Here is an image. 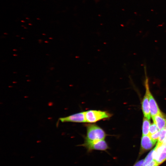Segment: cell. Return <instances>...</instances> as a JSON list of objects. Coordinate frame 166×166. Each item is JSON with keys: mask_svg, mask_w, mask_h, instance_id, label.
<instances>
[{"mask_svg": "<svg viewBox=\"0 0 166 166\" xmlns=\"http://www.w3.org/2000/svg\"><path fill=\"white\" fill-rule=\"evenodd\" d=\"M78 146L85 147L88 153L91 152L94 150L107 152L110 148L105 140L95 141H90L84 140V143Z\"/></svg>", "mask_w": 166, "mask_h": 166, "instance_id": "obj_3", "label": "cell"}, {"mask_svg": "<svg viewBox=\"0 0 166 166\" xmlns=\"http://www.w3.org/2000/svg\"><path fill=\"white\" fill-rule=\"evenodd\" d=\"M154 152V149L151 150L147 155L145 158L143 166H145L151 162L153 160V153Z\"/></svg>", "mask_w": 166, "mask_h": 166, "instance_id": "obj_11", "label": "cell"}, {"mask_svg": "<svg viewBox=\"0 0 166 166\" xmlns=\"http://www.w3.org/2000/svg\"><path fill=\"white\" fill-rule=\"evenodd\" d=\"M166 139V126L160 130V134L158 140V143L162 142Z\"/></svg>", "mask_w": 166, "mask_h": 166, "instance_id": "obj_12", "label": "cell"}, {"mask_svg": "<svg viewBox=\"0 0 166 166\" xmlns=\"http://www.w3.org/2000/svg\"><path fill=\"white\" fill-rule=\"evenodd\" d=\"M45 42H46V41H45Z\"/></svg>", "mask_w": 166, "mask_h": 166, "instance_id": "obj_18", "label": "cell"}, {"mask_svg": "<svg viewBox=\"0 0 166 166\" xmlns=\"http://www.w3.org/2000/svg\"><path fill=\"white\" fill-rule=\"evenodd\" d=\"M87 123H95L101 120H108L113 114L107 111L97 110H89L85 111Z\"/></svg>", "mask_w": 166, "mask_h": 166, "instance_id": "obj_2", "label": "cell"}, {"mask_svg": "<svg viewBox=\"0 0 166 166\" xmlns=\"http://www.w3.org/2000/svg\"><path fill=\"white\" fill-rule=\"evenodd\" d=\"M159 165L154 160L145 166H158Z\"/></svg>", "mask_w": 166, "mask_h": 166, "instance_id": "obj_15", "label": "cell"}, {"mask_svg": "<svg viewBox=\"0 0 166 166\" xmlns=\"http://www.w3.org/2000/svg\"><path fill=\"white\" fill-rule=\"evenodd\" d=\"M150 122L149 120L144 117L143 119L142 136L148 135L149 133Z\"/></svg>", "mask_w": 166, "mask_h": 166, "instance_id": "obj_10", "label": "cell"}, {"mask_svg": "<svg viewBox=\"0 0 166 166\" xmlns=\"http://www.w3.org/2000/svg\"><path fill=\"white\" fill-rule=\"evenodd\" d=\"M142 109L144 117L150 120L151 115L149 105L148 96L146 92L142 102Z\"/></svg>", "mask_w": 166, "mask_h": 166, "instance_id": "obj_7", "label": "cell"}, {"mask_svg": "<svg viewBox=\"0 0 166 166\" xmlns=\"http://www.w3.org/2000/svg\"><path fill=\"white\" fill-rule=\"evenodd\" d=\"M153 160L160 165L166 160V152H163L157 154L153 153Z\"/></svg>", "mask_w": 166, "mask_h": 166, "instance_id": "obj_9", "label": "cell"}, {"mask_svg": "<svg viewBox=\"0 0 166 166\" xmlns=\"http://www.w3.org/2000/svg\"><path fill=\"white\" fill-rule=\"evenodd\" d=\"M152 119L159 130L166 126V119L161 113L156 115Z\"/></svg>", "mask_w": 166, "mask_h": 166, "instance_id": "obj_8", "label": "cell"}, {"mask_svg": "<svg viewBox=\"0 0 166 166\" xmlns=\"http://www.w3.org/2000/svg\"><path fill=\"white\" fill-rule=\"evenodd\" d=\"M59 120L62 122H71L78 123L86 122L85 111L81 112L67 117H61Z\"/></svg>", "mask_w": 166, "mask_h": 166, "instance_id": "obj_5", "label": "cell"}, {"mask_svg": "<svg viewBox=\"0 0 166 166\" xmlns=\"http://www.w3.org/2000/svg\"><path fill=\"white\" fill-rule=\"evenodd\" d=\"M159 130L156 124L154 123L150 125L148 135H150L154 134Z\"/></svg>", "mask_w": 166, "mask_h": 166, "instance_id": "obj_13", "label": "cell"}, {"mask_svg": "<svg viewBox=\"0 0 166 166\" xmlns=\"http://www.w3.org/2000/svg\"><path fill=\"white\" fill-rule=\"evenodd\" d=\"M144 160H142L137 162L133 166H143Z\"/></svg>", "mask_w": 166, "mask_h": 166, "instance_id": "obj_16", "label": "cell"}, {"mask_svg": "<svg viewBox=\"0 0 166 166\" xmlns=\"http://www.w3.org/2000/svg\"><path fill=\"white\" fill-rule=\"evenodd\" d=\"M85 126L86 134L84 140L90 141L105 140L108 135L102 128L94 123H89L86 124Z\"/></svg>", "mask_w": 166, "mask_h": 166, "instance_id": "obj_1", "label": "cell"}, {"mask_svg": "<svg viewBox=\"0 0 166 166\" xmlns=\"http://www.w3.org/2000/svg\"><path fill=\"white\" fill-rule=\"evenodd\" d=\"M164 144L165 147L166 148V139L163 142Z\"/></svg>", "mask_w": 166, "mask_h": 166, "instance_id": "obj_17", "label": "cell"}, {"mask_svg": "<svg viewBox=\"0 0 166 166\" xmlns=\"http://www.w3.org/2000/svg\"><path fill=\"white\" fill-rule=\"evenodd\" d=\"M160 134V130H159L156 132L151 134L148 135L152 140H153L154 142H156L157 140H158L159 138Z\"/></svg>", "mask_w": 166, "mask_h": 166, "instance_id": "obj_14", "label": "cell"}, {"mask_svg": "<svg viewBox=\"0 0 166 166\" xmlns=\"http://www.w3.org/2000/svg\"><path fill=\"white\" fill-rule=\"evenodd\" d=\"M156 143L148 135L142 136L141 142V149L143 151L149 150L154 146Z\"/></svg>", "mask_w": 166, "mask_h": 166, "instance_id": "obj_6", "label": "cell"}, {"mask_svg": "<svg viewBox=\"0 0 166 166\" xmlns=\"http://www.w3.org/2000/svg\"><path fill=\"white\" fill-rule=\"evenodd\" d=\"M145 74L144 85L145 88V92L147 93L148 97L150 107V115L152 119L156 115L160 113V111L159 108L152 96L149 88L148 79L146 73V67H144Z\"/></svg>", "mask_w": 166, "mask_h": 166, "instance_id": "obj_4", "label": "cell"}]
</instances>
